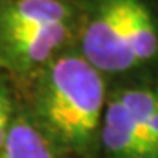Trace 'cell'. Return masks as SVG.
I'll list each match as a JSON object with an SVG mask.
<instances>
[{
  "label": "cell",
  "instance_id": "6da1fadb",
  "mask_svg": "<svg viewBox=\"0 0 158 158\" xmlns=\"http://www.w3.org/2000/svg\"><path fill=\"white\" fill-rule=\"evenodd\" d=\"M105 87L100 73L77 55H63L48 66L39 89V113L61 143L81 150L100 126Z\"/></svg>",
  "mask_w": 158,
  "mask_h": 158
},
{
  "label": "cell",
  "instance_id": "7a4b0ae2",
  "mask_svg": "<svg viewBox=\"0 0 158 158\" xmlns=\"http://www.w3.org/2000/svg\"><path fill=\"white\" fill-rule=\"evenodd\" d=\"M134 0H106L82 35V56L98 73H118L137 66L131 39Z\"/></svg>",
  "mask_w": 158,
  "mask_h": 158
},
{
  "label": "cell",
  "instance_id": "3957f363",
  "mask_svg": "<svg viewBox=\"0 0 158 158\" xmlns=\"http://www.w3.org/2000/svg\"><path fill=\"white\" fill-rule=\"evenodd\" d=\"M102 140L114 158H158L148 135L119 97H114L103 113Z\"/></svg>",
  "mask_w": 158,
  "mask_h": 158
},
{
  "label": "cell",
  "instance_id": "277c9868",
  "mask_svg": "<svg viewBox=\"0 0 158 158\" xmlns=\"http://www.w3.org/2000/svg\"><path fill=\"white\" fill-rule=\"evenodd\" d=\"M68 37V24L55 23L34 29L0 34V52L16 68L45 63Z\"/></svg>",
  "mask_w": 158,
  "mask_h": 158
},
{
  "label": "cell",
  "instance_id": "5b68a950",
  "mask_svg": "<svg viewBox=\"0 0 158 158\" xmlns=\"http://www.w3.org/2000/svg\"><path fill=\"white\" fill-rule=\"evenodd\" d=\"M69 10L60 0H13L0 8V34L66 23Z\"/></svg>",
  "mask_w": 158,
  "mask_h": 158
},
{
  "label": "cell",
  "instance_id": "8992f818",
  "mask_svg": "<svg viewBox=\"0 0 158 158\" xmlns=\"http://www.w3.org/2000/svg\"><path fill=\"white\" fill-rule=\"evenodd\" d=\"M0 158H53V155L37 129L24 119H16L10 124Z\"/></svg>",
  "mask_w": 158,
  "mask_h": 158
},
{
  "label": "cell",
  "instance_id": "52a82bcc",
  "mask_svg": "<svg viewBox=\"0 0 158 158\" xmlns=\"http://www.w3.org/2000/svg\"><path fill=\"white\" fill-rule=\"evenodd\" d=\"M132 50L137 64L152 60L158 52V31L150 10L140 0H134L131 11Z\"/></svg>",
  "mask_w": 158,
  "mask_h": 158
},
{
  "label": "cell",
  "instance_id": "ba28073f",
  "mask_svg": "<svg viewBox=\"0 0 158 158\" xmlns=\"http://www.w3.org/2000/svg\"><path fill=\"white\" fill-rule=\"evenodd\" d=\"M10 102L6 100L0 105V148L3 147V143L8 135V129H10Z\"/></svg>",
  "mask_w": 158,
  "mask_h": 158
},
{
  "label": "cell",
  "instance_id": "9c48e42d",
  "mask_svg": "<svg viewBox=\"0 0 158 158\" xmlns=\"http://www.w3.org/2000/svg\"><path fill=\"white\" fill-rule=\"evenodd\" d=\"M6 100H8V98H6V97H5V94H3V90H2V89H0V105H2L3 102H6Z\"/></svg>",
  "mask_w": 158,
  "mask_h": 158
}]
</instances>
